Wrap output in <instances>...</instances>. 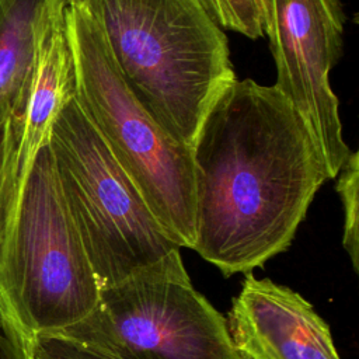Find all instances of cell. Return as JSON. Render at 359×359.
I'll return each mask as SVG.
<instances>
[{
  "instance_id": "2",
  "label": "cell",
  "mask_w": 359,
  "mask_h": 359,
  "mask_svg": "<svg viewBox=\"0 0 359 359\" xmlns=\"http://www.w3.org/2000/svg\"><path fill=\"white\" fill-rule=\"evenodd\" d=\"M100 25L126 86L178 143L192 147L216 98L237 80L206 0H79Z\"/></svg>"
},
{
  "instance_id": "3",
  "label": "cell",
  "mask_w": 359,
  "mask_h": 359,
  "mask_svg": "<svg viewBox=\"0 0 359 359\" xmlns=\"http://www.w3.org/2000/svg\"><path fill=\"white\" fill-rule=\"evenodd\" d=\"M74 100L158 226L178 248L195 243L191 147L174 140L122 79L104 34L79 0L66 6Z\"/></svg>"
},
{
  "instance_id": "6",
  "label": "cell",
  "mask_w": 359,
  "mask_h": 359,
  "mask_svg": "<svg viewBox=\"0 0 359 359\" xmlns=\"http://www.w3.org/2000/svg\"><path fill=\"white\" fill-rule=\"evenodd\" d=\"M60 335L111 359H241L180 248L101 289L94 310Z\"/></svg>"
},
{
  "instance_id": "8",
  "label": "cell",
  "mask_w": 359,
  "mask_h": 359,
  "mask_svg": "<svg viewBox=\"0 0 359 359\" xmlns=\"http://www.w3.org/2000/svg\"><path fill=\"white\" fill-rule=\"evenodd\" d=\"M226 323L241 359H341L328 324L303 296L251 272Z\"/></svg>"
},
{
  "instance_id": "11",
  "label": "cell",
  "mask_w": 359,
  "mask_h": 359,
  "mask_svg": "<svg viewBox=\"0 0 359 359\" xmlns=\"http://www.w3.org/2000/svg\"><path fill=\"white\" fill-rule=\"evenodd\" d=\"M21 122L0 108V255L15 213L18 187V143Z\"/></svg>"
},
{
  "instance_id": "10",
  "label": "cell",
  "mask_w": 359,
  "mask_h": 359,
  "mask_svg": "<svg viewBox=\"0 0 359 359\" xmlns=\"http://www.w3.org/2000/svg\"><path fill=\"white\" fill-rule=\"evenodd\" d=\"M69 0H0V108L22 122L41 35Z\"/></svg>"
},
{
  "instance_id": "7",
  "label": "cell",
  "mask_w": 359,
  "mask_h": 359,
  "mask_svg": "<svg viewBox=\"0 0 359 359\" xmlns=\"http://www.w3.org/2000/svg\"><path fill=\"white\" fill-rule=\"evenodd\" d=\"M264 15L276 66L273 86L303 119L330 178H335L351 153L330 86V72L342 53V1L264 0Z\"/></svg>"
},
{
  "instance_id": "9",
  "label": "cell",
  "mask_w": 359,
  "mask_h": 359,
  "mask_svg": "<svg viewBox=\"0 0 359 359\" xmlns=\"http://www.w3.org/2000/svg\"><path fill=\"white\" fill-rule=\"evenodd\" d=\"M66 6L49 20L36 48L20 130L17 161L20 192L36 154L49 143L56 116L74 97V62L66 27Z\"/></svg>"
},
{
  "instance_id": "14",
  "label": "cell",
  "mask_w": 359,
  "mask_h": 359,
  "mask_svg": "<svg viewBox=\"0 0 359 359\" xmlns=\"http://www.w3.org/2000/svg\"><path fill=\"white\" fill-rule=\"evenodd\" d=\"M31 341L34 359H111L60 334H41Z\"/></svg>"
},
{
  "instance_id": "13",
  "label": "cell",
  "mask_w": 359,
  "mask_h": 359,
  "mask_svg": "<svg viewBox=\"0 0 359 359\" xmlns=\"http://www.w3.org/2000/svg\"><path fill=\"white\" fill-rule=\"evenodd\" d=\"M220 27L236 31L250 39L262 38L264 0H206Z\"/></svg>"
},
{
  "instance_id": "1",
  "label": "cell",
  "mask_w": 359,
  "mask_h": 359,
  "mask_svg": "<svg viewBox=\"0 0 359 359\" xmlns=\"http://www.w3.org/2000/svg\"><path fill=\"white\" fill-rule=\"evenodd\" d=\"M195 250L224 276L286 251L320 187L331 180L299 114L275 86L233 81L191 147Z\"/></svg>"
},
{
  "instance_id": "15",
  "label": "cell",
  "mask_w": 359,
  "mask_h": 359,
  "mask_svg": "<svg viewBox=\"0 0 359 359\" xmlns=\"http://www.w3.org/2000/svg\"><path fill=\"white\" fill-rule=\"evenodd\" d=\"M0 359H34L31 337L0 303Z\"/></svg>"
},
{
  "instance_id": "4",
  "label": "cell",
  "mask_w": 359,
  "mask_h": 359,
  "mask_svg": "<svg viewBox=\"0 0 359 359\" xmlns=\"http://www.w3.org/2000/svg\"><path fill=\"white\" fill-rule=\"evenodd\" d=\"M100 292L45 146L21 188L0 255V303L32 338L84 320Z\"/></svg>"
},
{
  "instance_id": "5",
  "label": "cell",
  "mask_w": 359,
  "mask_h": 359,
  "mask_svg": "<svg viewBox=\"0 0 359 359\" xmlns=\"http://www.w3.org/2000/svg\"><path fill=\"white\" fill-rule=\"evenodd\" d=\"M48 147L67 210L101 289L178 248L74 97L56 116Z\"/></svg>"
},
{
  "instance_id": "12",
  "label": "cell",
  "mask_w": 359,
  "mask_h": 359,
  "mask_svg": "<svg viewBox=\"0 0 359 359\" xmlns=\"http://www.w3.org/2000/svg\"><path fill=\"white\" fill-rule=\"evenodd\" d=\"M335 189L344 209L342 244L355 271L359 269V158L351 151L337 174Z\"/></svg>"
}]
</instances>
